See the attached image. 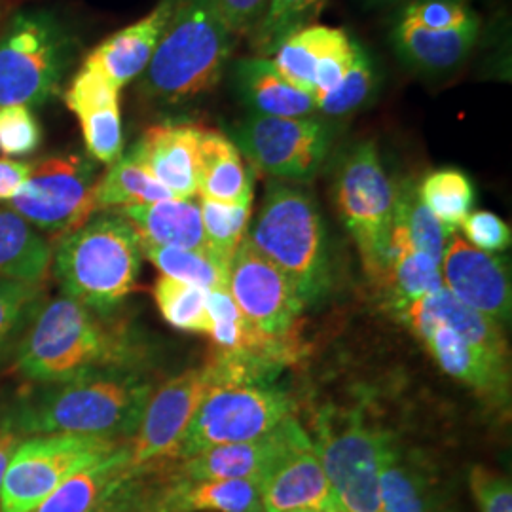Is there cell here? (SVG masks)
<instances>
[{
  "label": "cell",
  "instance_id": "19",
  "mask_svg": "<svg viewBox=\"0 0 512 512\" xmlns=\"http://www.w3.org/2000/svg\"><path fill=\"white\" fill-rule=\"evenodd\" d=\"M262 512H342L310 435L298 440L260 484Z\"/></svg>",
  "mask_w": 512,
  "mask_h": 512
},
{
  "label": "cell",
  "instance_id": "22",
  "mask_svg": "<svg viewBox=\"0 0 512 512\" xmlns=\"http://www.w3.org/2000/svg\"><path fill=\"white\" fill-rule=\"evenodd\" d=\"M380 507L382 512H450L429 467L393 437L380 471Z\"/></svg>",
  "mask_w": 512,
  "mask_h": 512
},
{
  "label": "cell",
  "instance_id": "21",
  "mask_svg": "<svg viewBox=\"0 0 512 512\" xmlns=\"http://www.w3.org/2000/svg\"><path fill=\"white\" fill-rule=\"evenodd\" d=\"M177 2L179 0H160L148 16L103 40L84 63L105 74L118 90H122L131 80L145 73Z\"/></svg>",
  "mask_w": 512,
  "mask_h": 512
},
{
  "label": "cell",
  "instance_id": "40",
  "mask_svg": "<svg viewBox=\"0 0 512 512\" xmlns=\"http://www.w3.org/2000/svg\"><path fill=\"white\" fill-rule=\"evenodd\" d=\"M374 86H376V73H374L372 61L365 50L357 44V50L349 63L348 71L344 73L342 80L332 92L315 101V107L332 118L346 116L349 112L365 105L370 93L374 92Z\"/></svg>",
  "mask_w": 512,
  "mask_h": 512
},
{
  "label": "cell",
  "instance_id": "35",
  "mask_svg": "<svg viewBox=\"0 0 512 512\" xmlns=\"http://www.w3.org/2000/svg\"><path fill=\"white\" fill-rule=\"evenodd\" d=\"M44 302V283L0 279V365L18 353Z\"/></svg>",
  "mask_w": 512,
  "mask_h": 512
},
{
  "label": "cell",
  "instance_id": "34",
  "mask_svg": "<svg viewBox=\"0 0 512 512\" xmlns=\"http://www.w3.org/2000/svg\"><path fill=\"white\" fill-rule=\"evenodd\" d=\"M452 236L454 234H450L423 205L418 186L412 183L397 186L391 245H408L440 264Z\"/></svg>",
  "mask_w": 512,
  "mask_h": 512
},
{
  "label": "cell",
  "instance_id": "13",
  "mask_svg": "<svg viewBox=\"0 0 512 512\" xmlns=\"http://www.w3.org/2000/svg\"><path fill=\"white\" fill-rule=\"evenodd\" d=\"M236 147L279 181H308L329 154L330 129L315 118L253 114L234 128Z\"/></svg>",
  "mask_w": 512,
  "mask_h": 512
},
{
  "label": "cell",
  "instance_id": "48",
  "mask_svg": "<svg viewBox=\"0 0 512 512\" xmlns=\"http://www.w3.org/2000/svg\"><path fill=\"white\" fill-rule=\"evenodd\" d=\"M143 476L128 482L99 512H158L160 490L148 486Z\"/></svg>",
  "mask_w": 512,
  "mask_h": 512
},
{
  "label": "cell",
  "instance_id": "43",
  "mask_svg": "<svg viewBox=\"0 0 512 512\" xmlns=\"http://www.w3.org/2000/svg\"><path fill=\"white\" fill-rule=\"evenodd\" d=\"M42 141V129L35 110L23 105L0 107V154L21 158L33 154Z\"/></svg>",
  "mask_w": 512,
  "mask_h": 512
},
{
  "label": "cell",
  "instance_id": "27",
  "mask_svg": "<svg viewBox=\"0 0 512 512\" xmlns=\"http://www.w3.org/2000/svg\"><path fill=\"white\" fill-rule=\"evenodd\" d=\"M253 173L236 143L217 129L203 128L198 196L211 202L253 203Z\"/></svg>",
  "mask_w": 512,
  "mask_h": 512
},
{
  "label": "cell",
  "instance_id": "24",
  "mask_svg": "<svg viewBox=\"0 0 512 512\" xmlns=\"http://www.w3.org/2000/svg\"><path fill=\"white\" fill-rule=\"evenodd\" d=\"M395 317L406 327L414 323H442L456 330L459 336H463L467 342L482 349L490 357L509 363L503 327L497 325L494 319L459 302L458 298L444 287L437 293L427 294L420 300L404 306L403 310L395 313Z\"/></svg>",
  "mask_w": 512,
  "mask_h": 512
},
{
  "label": "cell",
  "instance_id": "25",
  "mask_svg": "<svg viewBox=\"0 0 512 512\" xmlns=\"http://www.w3.org/2000/svg\"><path fill=\"white\" fill-rule=\"evenodd\" d=\"M346 31L329 25H306L283 38L274 50L272 63L279 74L313 97L319 76L336 55L351 48Z\"/></svg>",
  "mask_w": 512,
  "mask_h": 512
},
{
  "label": "cell",
  "instance_id": "23",
  "mask_svg": "<svg viewBox=\"0 0 512 512\" xmlns=\"http://www.w3.org/2000/svg\"><path fill=\"white\" fill-rule=\"evenodd\" d=\"M129 463V440L107 458L67 478L31 512H99L128 482L137 478Z\"/></svg>",
  "mask_w": 512,
  "mask_h": 512
},
{
  "label": "cell",
  "instance_id": "39",
  "mask_svg": "<svg viewBox=\"0 0 512 512\" xmlns=\"http://www.w3.org/2000/svg\"><path fill=\"white\" fill-rule=\"evenodd\" d=\"M251 205L253 203L228 205V203L211 202V200L200 198L207 249L213 255L219 256L220 260L226 264H230L241 241L247 238Z\"/></svg>",
  "mask_w": 512,
  "mask_h": 512
},
{
  "label": "cell",
  "instance_id": "11",
  "mask_svg": "<svg viewBox=\"0 0 512 512\" xmlns=\"http://www.w3.org/2000/svg\"><path fill=\"white\" fill-rule=\"evenodd\" d=\"M293 416V399L274 385H220L194 414L177 459L196 456L213 446L264 439Z\"/></svg>",
  "mask_w": 512,
  "mask_h": 512
},
{
  "label": "cell",
  "instance_id": "51",
  "mask_svg": "<svg viewBox=\"0 0 512 512\" xmlns=\"http://www.w3.org/2000/svg\"><path fill=\"white\" fill-rule=\"evenodd\" d=\"M6 6H8V0H0V18H2V14H4Z\"/></svg>",
  "mask_w": 512,
  "mask_h": 512
},
{
  "label": "cell",
  "instance_id": "26",
  "mask_svg": "<svg viewBox=\"0 0 512 512\" xmlns=\"http://www.w3.org/2000/svg\"><path fill=\"white\" fill-rule=\"evenodd\" d=\"M116 211L133 226L143 245L192 251L207 249L200 202L194 198L129 205Z\"/></svg>",
  "mask_w": 512,
  "mask_h": 512
},
{
  "label": "cell",
  "instance_id": "8",
  "mask_svg": "<svg viewBox=\"0 0 512 512\" xmlns=\"http://www.w3.org/2000/svg\"><path fill=\"white\" fill-rule=\"evenodd\" d=\"M389 433L372 427L361 412L321 410L315 452L342 512H382L380 471Z\"/></svg>",
  "mask_w": 512,
  "mask_h": 512
},
{
  "label": "cell",
  "instance_id": "42",
  "mask_svg": "<svg viewBox=\"0 0 512 512\" xmlns=\"http://www.w3.org/2000/svg\"><path fill=\"white\" fill-rule=\"evenodd\" d=\"M209 336L217 355L236 353L247 340L253 325L243 317L228 289H217L207 294Z\"/></svg>",
  "mask_w": 512,
  "mask_h": 512
},
{
  "label": "cell",
  "instance_id": "7",
  "mask_svg": "<svg viewBox=\"0 0 512 512\" xmlns=\"http://www.w3.org/2000/svg\"><path fill=\"white\" fill-rule=\"evenodd\" d=\"M338 213L355 239L368 277L380 287L389 266L397 186L372 141L351 148L334 183Z\"/></svg>",
  "mask_w": 512,
  "mask_h": 512
},
{
  "label": "cell",
  "instance_id": "31",
  "mask_svg": "<svg viewBox=\"0 0 512 512\" xmlns=\"http://www.w3.org/2000/svg\"><path fill=\"white\" fill-rule=\"evenodd\" d=\"M478 21L456 29H425L401 19L395 29V44L404 59L423 71H448L459 65L475 46Z\"/></svg>",
  "mask_w": 512,
  "mask_h": 512
},
{
  "label": "cell",
  "instance_id": "4",
  "mask_svg": "<svg viewBox=\"0 0 512 512\" xmlns=\"http://www.w3.org/2000/svg\"><path fill=\"white\" fill-rule=\"evenodd\" d=\"M234 50V37L213 0H179L143 76V92L181 103L213 90Z\"/></svg>",
  "mask_w": 512,
  "mask_h": 512
},
{
  "label": "cell",
  "instance_id": "17",
  "mask_svg": "<svg viewBox=\"0 0 512 512\" xmlns=\"http://www.w3.org/2000/svg\"><path fill=\"white\" fill-rule=\"evenodd\" d=\"M408 329L448 376L469 385L490 406L509 408L511 374L507 361L490 357L442 323H414Z\"/></svg>",
  "mask_w": 512,
  "mask_h": 512
},
{
  "label": "cell",
  "instance_id": "52",
  "mask_svg": "<svg viewBox=\"0 0 512 512\" xmlns=\"http://www.w3.org/2000/svg\"><path fill=\"white\" fill-rule=\"evenodd\" d=\"M293 512H313V511H293Z\"/></svg>",
  "mask_w": 512,
  "mask_h": 512
},
{
  "label": "cell",
  "instance_id": "29",
  "mask_svg": "<svg viewBox=\"0 0 512 512\" xmlns=\"http://www.w3.org/2000/svg\"><path fill=\"white\" fill-rule=\"evenodd\" d=\"M238 90L245 101L262 116L310 118L317 110L310 93L298 90L275 69L268 57H251L236 67Z\"/></svg>",
  "mask_w": 512,
  "mask_h": 512
},
{
  "label": "cell",
  "instance_id": "18",
  "mask_svg": "<svg viewBox=\"0 0 512 512\" xmlns=\"http://www.w3.org/2000/svg\"><path fill=\"white\" fill-rule=\"evenodd\" d=\"M63 99L80 124L88 156L97 164H114L124 154L120 90L105 74L82 63Z\"/></svg>",
  "mask_w": 512,
  "mask_h": 512
},
{
  "label": "cell",
  "instance_id": "6",
  "mask_svg": "<svg viewBox=\"0 0 512 512\" xmlns=\"http://www.w3.org/2000/svg\"><path fill=\"white\" fill-rule=\"evenodd\" d=\"M76 40L50 10H23L0 31V107L50 103L71 71Z\"/></svg>",
  "mask_w": 512,
  "mask_h": 512
},
{
  "label": "cell",
  "instance_id": "5",
  "mask_svg": "<svg viewBox=\"0 0 512 512\" xmlns=\"http://www.w3.org/2000/svg\"><path fill=\"white\" fill-rule=\"evenodd\" d=\"M247 239L289 277L304 306L330 289L329 243L319 207L308 192L287 183L268 184Z\"/></svg>",
  "mask_w": 512,
  "mask_h": 512
},
{
  "label": "cell",
  "instance_id": "3",
  "mask_svg": "<svg viewBox=\"0 0 512 512\" xmlns=\"http://www.w3.org/2000/svg\"><path fill=\"white\" fill-rule=\"evenodd\" d=\"M141 239L118 211H99L57 239L52 272L65 296L109 317L137 285Z\"/></svg>",
  "mask_w": 512,
  "mask_h": 512
},
{
  "label": "cell",
  "instance_id": "47",
  "mask_svg": "<svg viewBox=\"0 0 512 512\" xmlns=\"http://www.w3.org/2000/svg\"><path fill=\"white\" fill-rule=\"evenodd\" d=\"M222 23L234 38L255 35L266 18L272 0H213Z\"/></svg>",
  "mask_w": 512,
  "mask_h": 512
},
{
  "label": "cell",
  "instance_id": "12",
  "mask_svg": "<svg viewBox=\"0 0 512 512\" xmlns=\"http://www.w3.org/2000/svg\"><path fill=\"white\" fill-rule=\"evenodd\" d=\"M219 361L184 370L148 399L135 435L129 439V463L137 475L152 473L160 463L177 459L184 433L203 399L220 385H232Z\"/></svg>",
  "mask_w": 512,
  "mask_h": 512
},
{
  "label": "cell",
  "instance_id": "41",
  "mask_svg": "<svg viewBox=\"0 0 512 512\" xmlns=\"http://www.w3.org/2000/svg\"><path fill=\"white\" fill-rule=\"evenodd\" d=\"M325 0H272L264 21L255 31V48L274 54L277 44L317 16Z\"/></svg>",
  "mask_w": 512,
  "mask_h": 512
},
{
  "label": "cell",
  "instance_id": "33",
  "mask_svg": "<svg viewBox=\"0 0 512 512\" xmlns=\"http://www.w3.org/2000/svg\"><path fill=\"white\" fill-rule=\"evenodd\" d=\"M93 200H95V211L99 213V211H116L129 205L173 200V194L158 183L129 150L114 164L109 165L103 177H99Z\"/></svg>",
  "mask_w": 512,
  "mask_h": 512
},
{
  "label": "cell",
  "instance_id": "38",
  "mask_svg": "<svg viewBox=\"0 0 512 512\" xmlns=\"http://www.w3.org/2000/svg\"><path fill=\"white\" fill-rule=\"evenodd\" d=\"M207 294L202 287L162 275L154 285V300L165 321L175 329L207 334Z\"/></svg>",
  "mask_w": 512,
  "mask_h": 512
},
{
  "label": "cell",
  "instance_id": "15",
  "mask_svg": "<svg viewBox=\"0 0 512 512\" xmlns=\"http://www.w3.org/2000/svg\"><path fill=\"white\" fill-rule=\"evenodd\" d=\"M444 289L465 306L505 325L511 319V275L503 258L452 236L440 262Z\"/></svg>",
  "mask_w": 512,
  "mask_h": 512
},
{
  "label": "cell",
  "instance_id": "50",
  "mask_svg": "<svg viewBox=\"0 0 512 512\" xmlns=\"http://www.w3.org/2000/svg\"><path fill=\"white\" fill-rule=\"evenodd\" d=\"M23 439L25 437H21L18 431L12 427L10 420H8L6 408H2L0 410V486H2V478H4V473H6L8 461H10L14 450L18 448L19 442Z\"/></svg>",
  "mask_w": 512,
  "mask_h": 512
},
{
  "label": "cell",
  "instance_id": "30",
  "mask_svg": "<svg viewBox=\"0 0 512 512\" xmlns=\"http://www.w3.org/2000/svg\"><path fill=\"white\" fill-rule=\"evenodd\" d=\"M54 247L18 213L0 205V279L44 283Z\"/></svg>",
  "mask_w": 512,
  "mask_h": 512
},
{
  "label": "cell",
  "instance_id": "20",
  "mask_svg": "<svg viewBox=\"0 0 512 512\" xmlns=\"http://www.w3.org/2000/svg\"><path fill=\"white\" fill-rule=\"evenodd\" d=\"M202 131L198 124H158L129 150L173 198L190 200L198 196Z\"/></svg>",
  "mask_w": 512,
  "mask_h": 512
},
{
  "label": "cell",
  "instance_id": "46",
  "mask_svg": "<svg viewBox=\"0 0 512 512\" xmlns=\"http://www.w3.org/2000/svg\"><path fill=\"white\" fill-rule=\"evenodd\" d=\"M469 484L480 512H512L511 478L476 465L469 473Z\"/></svg>",
  "mask_w": 512,
  "mask_h": 512
},
{
  "label": "cell",
  "instance_id": "2",
  "mask_svg": "<svg viewBox=\"0 0 512 512\" xmlns=\"http://www.w3.org/2000/svg\"><path fill=\"white\" fill-rule=\"evenodd\" d=\"M16 355L19 374L31 384L63 382L109 366H137L141 359L128 330L65 294L44 302Z\"/></svg>",
  "mask_w": 512,
  "mask_h": 512
},
{
  "label": "cell",
  "instance_id": "45",
  "mask_svg": "<svg viewBox=\"0 0 512 512\" xmlns=\"http://www.w3.org/2000/svg\"><path fill=\"white\" fill-rule=\"evenodd\" d=\"M463 234L467 243L484 253H501L511 245V228L505 220L490 211H475L469 213L467 219L461 222Z\"/></svg>",
  "mask_w": 512,
  "mask_h": 512
},
{
  "label": "cell",
  "instance_id": "10",
  "mask_svg": "<svg viewBox=\"0 0 512 512\" xmlns=\"http://www.w3.org/2000/svg\"><path fill=\"white\" fill-rule=\"evenodd\" d=\"M97 162L78 152L54 154L33 162L29 175L6 207L46 238H63L92 219Z\"/></svg>",
  "mask_w": 512,
  "mask_h": 512
},
{
  "label": "cell",
  "instance_id": "14",
  "mask_svg": "<svg viewBox=\"0 0 512 512\" xmlns=\"http://www.w3.org/2000/svg\"><path fill=\"white\" fill-rule=\"evenodd\" d=\"M228 293L243 317L272 336L300 332L304 302L289 277L245 238L228 264Z\"/></svg>",
  "mask_w": 512,
  "mask_h": 512
},
{
  "label": "cell",
  "instance_id": "49",
  "mask_svg": "<svg viewBox=\"0 0 512 512\" xmlns=\"http://www.w3.org/2000/svg\"><path fill=\"white\" fill-rule=\"evenodd\" d=\"M29 162L0 158V203H6L25 183L29 175Z\"/></svg>",
  "mask_w": 512,
  "mask_h": 512
},
{
  "label": "cell",
  "instance_id": "28",
  "mask_svg": "<svg viewBox=\"0 0 512 512\" xmlns=\"http://www.w3.org/2000/svg\"><path fill=\"white\" fill-rule=\"evenodd\" d=\"M158 512H262L253 480H173L158 494Z\"/></svg>",
  "mask_w": 512,
  "mask_h": 512
},
{
  "label": "cell",
  "instance_id": "36",
  "mask_svg": "<svg viewBox=\"0 0 512 512\" xmlns=\"http://www.w3.org/2000/svg\"><path fill=\"white\" fill-rule=\"evenodd\" d=\"M141 251L165 277L202 287L205 291L228 287V264L207 249L192 251L141 243Z\"/></svg>",
  "mask_w": 512,
  "mask_h": 512
},
{
  "label": "cell",
  "instance_id": "44",
  "mask_svg": "<svg viewBox=\"0 0 512 512\" xmlns=\"http://www.w3.org/2000/svg\"><path fill=\"white\" fill-rule=\"evenodd\" d=\"M403 19L425 29H456L478 21L469 0H410Z\"/></svg>",
  "mask_w": 512,
  "mask_h": 512
},
{
  "label": "cell",
  "instance_id": "37",
  "mask_svg": "<svg viewBox=\"0 0 512 512\" xmlns=\"http://www.w3.org/2000/svg\"><path fill=\"white\" fill-rule=\"evenodd\" d=\"M418 194L423 205L450 234L458 230L469 213H473L475 186L459 169L429 173L418 186Z\"/></svg>",
  "mask_w": 512,
  "mask_h": 512
},
{
  "label": "cell",
  "instance_id": "32",
  "mask_svg": "<svg viewBox=\"0 0 512 512\" xmlns=\"http://www.w3.org/2000/svg\"><path fill=\"white\" fill-rule=\"evenodd\" d=\"M380 287L384 289L385 306L397 313L444 287L440 264L408 245H391L387 274Z\"/></svg>",
  "mask_w": 512,
  "mask_h": 512
},
{
  "label": "cell",
  "instance_id": "9",
  "mask_svg": "<svg viewBox=\"0 0 512 512\" xmlns=\"http://www.w3.org/2000/svg\"><path fill=\"white\" fill-rule=\"evenodd\" d=\"M129 439L52 433L25 437L8 461L0 512H31L78 471L110 456Z\"/></svg>",
  "mask_w": 512,
  "mask_h": 512
},
{
  "label": "cell",
  "instance_id": "16",
  "mask_svg": "<svg viewBox=\"0 0 512 512\" xmlns=\"http://www.w3.org/2000/svg\"><path fill=\"white\" fill-rule=\"evenodd\" d=\"M308 433L296 418L283 421L274 433L264 439L238 444H222L207 448L196 456L179 459L175 480H262L294 444Z\"/></svg>",
  "mask_w": 512,
  "mask_h": 512
},
{
  "label": "cell",
  "instance_id": "1",
  "mask_svg": "<svg viewBox=\"0 0 512 512\" xmlns=\"http://www.w3.org/2000/svg\"><path fill=\"white\" fill-rule=\"evenodd\" d=\"M154 385L137 366L99 368L63 382L33 384L6 406L21 437L76 433L131 439Z\"/></svg>",
  "mask_w": 512,
  "mask_h": 512
}]
</instances>
